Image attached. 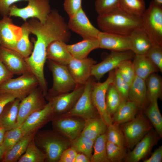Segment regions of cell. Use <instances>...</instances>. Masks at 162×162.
Here are the masks:
<instances>
[{
	"label": "cell",
	"mask_w": 162,
	"mask_h": 162,
	"mask_svg": "<svg viewBox=\"0 0 162 162\" xmlns=\"http://www.w3.org/2000/svg\"><path fill=\"white\" fill-rule=\"evenodd\" d=\"M97 22L102 32L129 36L142 26L141 17L129 14L118 8L110 13L98 15Z\"/></svg>",
	"instance_id": "obj_1"
},
{
	"label": "cell",
	"mask_w": 162,
	"mask_h": 162,
	"mask_svg": "<svg viewBox=\"0 0 162 162\" xmlns=\"http://www.w3.org/2000/svg\"><path fill=\"white\" fill-rule=\"evenodd\" d=\"M34 140L45 154L46 162H58L63 152L70 147V141L53 129L37 131Z\"/></svg>",
	"instance_id": "obj_2"
},
{
	"label": "cell",
	"mask_w": 162,
	"mask_h": 162,
	"mask_svg": "<svg viewBox=\"0 0 162 162\" xmlns=\"http://www.w3.org/2000/svg\"><path fill=\"white\" fill-rule=\"evenodd\" d=\"M48 65L52 75V87L45 97L47 99L74 90L77 85L70 74L67 65L60 64L48 60Z\"/></svg>",
	"instance_id": "obj_3"
},
{
	"label": "cell",
	"mask_w": 162,
	"mask_h": 162,
	"mask_svg": "<svg viewBox=\"0 0 162 162\" xmlns=\"http://www.w3.org/2000/svg\"><path fill=\"white\" fill-rule=\"evenodd\" d=\"M123 133L127 148L132 149L152 129L153 126L142 111L131 120L119 125Z\"/></svg>",
	"instance_id": "obj_4"
},
{
	"label": "cell",
	"mask_w": 162,
	"mask_h": 162,
	"mask_svg": "<svg viewBox=\"0 0 162 162\" xmlns=\"http://www.w3.org/2000/svg\"><path fill=\"white\" fill-rule=\"evenodd\" d=\"M141 19L142 26L153 44L162 46V6L152 0Z\"/></svg>",
	"instance_id": "obj_5"
},
{
	"label": "cell",
	"mask_w": 162,
	"mask_h": 162,
	"mask_svg": "<svg viewBox=\"0 0 162 162\" xmlns=\"http://www.w3.org/2000/svg\"><path fill=\"white\" fill-rule=\"evenodd\" d=\"M39 86L38 81L31 72L9 79L0 86V93H7L21 100Z\"/></svg>",
	"instance_id": "obj_6"
},
{
	"label": "cell",
	"mask_w": 162,
	"mask_h": 162,
	"mask_svg": "<svg viewBox=\"0 0 162 162\" xmlns=\"http://www.w3.org/2000/svg\"><path fill=\"white\" fill-rule=\"evenodd\" d=\"M27 5L19 8L13 4L10 8L8 16L21 18L25 22L30 18H35L41 23L45 22L51 9L49 0H27Z\"/></svg>",
	"instance_id": "obj_7"
},
{
	"label": "cell",
	"mask_w": 162,
	"mask_h": 162,
	"mask_svg": "<svg viewBox=\"0 0 162 162\" xmlns=\"http://www.w3.org/2000/svg\"><path fill=\"white\" fill-rule=\"evenodd\" d=\"M114 70L109 72L107 79L103 82H92L91 98L93 103L98 112L108 126L112 124V117L108 113L106 105V92L109 85L113 82Z\"/></svg>",
	"instance_id": "obj_8"
},
{
	"label": "cell",
	"mask_w": 162,
	"mask_h": 162,
	"mask_svg": "<svg viewBox=\"0 0 162 162\" xmlns=\"http://www.w3.org/2000/svg\"><path fill=\"white\" fill-rule=\"evenodd\" d=\"M93 81L90 77L84 85L83 92L74 106L67 113L60 116L77 117L86 121L99 115L91 98Z\"/></svg>",
	"instance_id": "obj_9"
},
{
	"label": "cell",
	"mask_w": 162,
	"mask_h": 162,
	"mask_svg": "<svg viewBox=\"0 0 162 162\" xmlns=\"http://www.w3.org/2000/svg\"><path fill=\"white\" fill-rule=\"evenodd\" d=\"M52 129L71 141L80 136L84 127L86 120L71 116H54L51 121Z\"/></svg>",
	"instance_id": "obj_10"
},
{
	"label": "cell",
	"mask_w": 162,
	"mask_h": 162,
	"mask_svg": "<svg viewBox=\"0 0 162 162\" xmlns=\"http://www.w3.org/2000/svg\"><path fill=\"white\" fill-rule=\"evenodd\" d=\"M45 97L42 89L39 86L20 100L16 127L20 126L31 114L45 106L47 103Z\"/></svg>",
	"instance_id": "obj_11"
},
{
	"label": "cell",
	"mask_w": 162,
	"mask_h": 162,
	"mask_svg": "<svg viewBox=\"0 0 162 162\" xmlns=\"http://www.w3.org/2000/svg\"><path fill=\"white\" fill-rule=\"evenodd\" d=\"M135 55L131 50L121 52L111 51L103 61L93 66L91 76L100 80L107 73L117 68L122 62L130 60Z\"/></svg>",
	"instance_id": "obj_12"
},
{
	"label": "cell",
	"mask_w": 162,
	"mask_h": 162,
	"mask_svg": "<svg viewBox=\"0 0 162 162\" xmlns=\"http://www.w3.org/2000/svg\"><path fill=\"white\" fill-rule=\"evenodd\" d=\"M84 85L77 84L71 92L61 94L47 99L52 104L54 116L64 115L74 106L82 94Z\"/></svg>",
	"instance_id": "obj_13"
},
{
	"label": "cell",
	"mask_w": 162,
	"mask_h": 162,
	"mask_svg": "<svg viewBox=\"0 0 162 162\" xmlns=\"http://www.w3.org/2000/svg\"><path fill=\"white\" fill-rule=\"evenodd\" d=\"M54 117L51 102L48 101L42 109L31 114L20 126L25 135L37 132Z\"/></svg>",
	"instance_id": "obj_14"
},
{
	"label": "cell",
	"mask_w": 162,
	"mask_h": 162,
	"mask_svg": "<svg viewBox=\"0 0 162 162\" xmlns=\"http://www.w3.org/2000/svg\"><path fill=\"white\" fill-rule=\"evenodd\" d=\"M161 138L155 130H150L140 140L130 152L127 153L123 161L125 162H138L150 154L154 146Z\"/></svg>",
	"instance_id": "obj_15"
},
{
	"label": "cell",
	"mask_w": 162,
	"mask_h": 162,
	"mask_svg": "<svg viewBox=\"0 0 162 162\" xmlns=\"http://www.w3.org/2000/svg\"><path fill=\"white\" fill-rule=\"evenodd\" d=\"M67 24L70 30L80 35L83 39L98 38L100 32L90 22L82 7L69 18Z\"/></svg>",
	"instance_id": "obj_16"
},
{
	"label": "cell",
	"mask_w": 162,
	"mask_h": 162,
	"mask_svg": "<svg viewBox=\"0 0 162 162\" xmlns=\"http://www.w3.org/2000/svg\"><path fill=\"white\" fill-rule=\"evenodd\" d=\"M22 35L21 26L14 24L10 17L5 16L0 20V45L14 50Z\"/></svg>",
	"instance_id": "obj_17"
},
{
	"label": "cell",
	"mask_w": 162,
	"mask_h": 162,
	"mask_svg": "<svg viewBox=\"0 0 162 162\" xmlns=\"http://www.w3.org/2000/svg\"><path fill=\"white\" fill-rule=\"evenodd\" d=\"M0 59L14 75H21L31 72L25 58L20 54L14 50L0 45Z\"/></svg>",
	"instance_id": "obj_18"
},
{
	"label": "cell",
	"mask_w": 162,
	"mask_h": 162,
	"mask_svg": "<svg viewBox=\"0 0 162 162\" xmlns=\"http://www.w3.org/2000/svg\"><path fill=\"white\" fill-rule=\"evenodd\" d=\"M95 63V61L90 58L81 59L73 58L67 66L76 83L84 85L91 76L92 68Z\"/></svg>",
	"instance_id": "obj_19"
},
{
	"label": "cell",
	"mask_w": 162,
	"mask_h": 162,
	"mask_svg": "<svg viewBox=\"0 0 162 162\" xmlns=\"http://www.w3.org/2000/svg\"><path fill=\"white\" fill-rule=\"evenodd\" d=\"M98 39L99 48L119 52L131 50L129 36L100 31Z\"/></svg>",
	"instance_id": "obj_20"
},
{
	"label": "cell",
	"mask_w": 162,
	"mask_h": 162,
	"mask_svg": "<svg viewBox=\"0 0 162 162\" xmlns=\"http://www.w3.org/2000/svg\"><path fill=\"white\" fill-rule=\"evenodd\" d=\"M129 36L131 50L135 55H146L153 44L148 34L142 26L134 29Z\"/></svg>",
	"instance_id": "obj_21"
},
{
	"label": "cell",
	"mask_w": 162,
	"mask_h": 162,
	"mask_svg": "<svg viewBox=\"0 0 162 162\" xmlns=\"http://www.w3.org/2000/svg\"><path fill=\"white\" fill-rule=\"evenodd\" d=\"M46 59L60 64L67 65L73 58L67 48L66 43L60 40L50 43L46 50Z\"/></svg>",
	"instance_id": "obj_22"
},
{
	"label": "cell",
	"mask_w": 162,
	"mask_h": 162,
	"mask_svg": "<svg viewBox=\"0 0 162 162\" xmlns=\"http://www.w3.org/2000/svg\"><path fill=\"white\" fill-rule=\"evenodd\" d=\"M128 100L135 103L140 110L146 107L148 101L145 80L136 76L130 86Z\"/></svg>",
	"instance_id": "obj_23"
},
{
	"label": "cell",
	"mask_w": 162,
	"mask_h": 162,
	"mask_svg": "<svg viewBox=\"0 0 162 162\" xmlns=\"http://www.w3.org/2000/svg\"><path fill=\"white\" fill-rule=\"evenodd\" d=\"M20 100L19 99L15 98L6 105L0 114V128L7 131L16 127Z\"/></svg>",
	"instance_id": "obj_24"
},
{
	"label": "cell",
	"mask_w": 162,
	"mask_h": 162,
	"mask_svg": "<svg viewBox=\"0 0 162 162\" xmlns=\"http://www.w3.org/2000/svg\"><path fill=\"white\" fill-rule=\"evenodd\" d=\"M139 110L132 101L128 100L122 101L112 117V123L119 125L131 120Z\"/></svg>",
	"instance_id": "obj_25"
},
{
	"label": "cell",
	"mask_w": 162,
	"mask_h": 162,
	"mask_svg": "<svg viewBox=\"0 0 162 162\" xmlns=\"http://www.w3.org/2000/svg\"><path fill=\"white\" fill-rule=\"evenodd\" d=\"M99 46L98 38L83 39L75 44H67L68 50L73 57L77 59L87 58L92 51L98 48Z\"/></svg>",
	"instance_id": "obj_26"
},
{
	"label": "cell",
	"mask_w": 162,
	"mask_h": 162,
	"mask_svg": "<svg viewBox=\"0 0 162 162\" xmlns=\"http://www.w3.org/2000/svg\"><path fill=\"white\" fill-rule=\"evenodd\" d=\"M107 125L99 115L86 121L80 135L94 141L98 136L106 133Z\"/></svg>",
	"instance_id": "obj_27"
},
{
	"label": "cell",
	"mask_w": 162,
	"mask_h": 162,
	"mask_svg": "<svg viewBox=\"0 0 162 162\" xmlns=\"http://www.w3.org/2000/svg\"><path fill=\"white\" fill-rule=\"evenodd\" d=\"M132 63L136 76L145 80L158 70L146 55H135Z\"/></svg>",
	"instance_id": "obj_28"
},
{
	"label": "cell",
	"mask_w": 162,
	"mask_h": 162,
	"mask_svg": "<svg viewBox=\"0 0 162 162\" xmlns=\"http://www.w3.org/2000/svg\"><path fill=\"white\" fill-rule=\"evenodd\" d=\"M36 132L24 136L10 149L5 152L2 161L18 162L25 152L29 142L34 137Z\"/></svg>",
	"instance_id": "obj_29"
},
{
	"label": "cell",
	"mask_w": 162,
	"mask_h": 162,
	"mask_svg": "<svg viewBox=\"0 0 162 162\" xmlns=\"http://www.w3.org/2000/svg\"><path fill=\"white\" fill-rule=\"evenodd\" d=\"M146 95L150 102L158 100L162 93V80L160 76L155 73L150 75L145 80Z\"/></svg>",
	"instance_id": "obj_30"
},
{
	"label": "cell",
	"mask_w": 162,
	"mask_h": 162,
	"mask_svg": "<svg viewBox=\"0 0 162 162\" xmlns=\"http://www.w3.org/2000/svg\"><path fill=\"white\" fill-rule=\"evenodd\" d=\"M144 109V113L154 128L155 131L162 138V117L159 109L157 100L149 102L148 106Z\"/></svg>",
	"instance_id": "obj_31"
},
{
	"label": "cell",
	"mask_w": 162,
	"mask_h": 162,
	"mask_svg": "<svg viewBox=\"0 0 162 162\" xmlns=\"http://www.w3.org/2000/svg\"><path fill=\"white\" fill-rule=\"evenodd\" d=\"M118 8L129 14L140 17L146 10L144 0H119Z\"/></svg>",
	"instance_id": "obj_32"
},
{
	"label": "cell",
	"mask_w": 162,
	"mask_h": 162,
	"mask_svg": "<svg viewBox=\"0 0 162 162\" xmlns=\"http://www.w3.org/2000/svg\"><path fill=\"white\" fill-rule=\"evenodd\" d=\"M106 133L100 135L94 140L90 162H110L107 157L106 150Z\"/></svg>",
	"instance_id": "obj_33"
},
{
	"label": "cell",
	"mask_w": 162,
	"mask_h": 162,
	"mask_svg": "<svg viewBox=\"0 0 162 162\" xmlns=\"http://www.w3.org/2000/svg\"><path fill=\"white\" fill-rule=\"evenodd\" d=\"M21 26L22 30V35L17 42L14 50L25 59L31 54L34 45L29 39V36L30 33L25 23Z\"/></svg>",
	"instance_id": "obj_34"
},
{
	"label": "cell",
	"mask_w": 162,
	"mask_h": 162,
	"mask_svg": "<svg viewBox=\"0 0 162 162\" xmlns=\"http://www.w3.org/2000/svg\"><path fill=\"white\" fill-rule=\"evenodd\" d=\"M45 154L37 147L34 137L29 142L25 153L18 161V162H44Z\"/></svg>",
	"instance_id": "obj_35"
},
{
	"label": "cell",
	"mask_w": 162,
	"mask_h": 162,
	"mask_svg": "<svg viewBox=\"0 0 162 162\" xmlns=\"http://www.w3.org/2000/svg\"><path fill=\"white\" fill-rule=\"evenodd\" d=\"M94 141L84 136L80 135L70 141V147L77 153L83 154L90 159L92 154Z\"/></svg>",
	"instance_id": "obj_36"
},
{
	"label": "cell",
	"mask_w": 162,
	"mask_h": 162,
	"mask_svg": "<svg viewBox=\"0 0 162 162\" xmlns=\"http://www.w3.org/2000/svg\"><path fill=\"white\" fill-rule=\"evenodd\" d=\"M107 111L112 117L122 102L121 97L113 82L109 86L106 98Z\"/></svg>",
	"instance_id": "obj_37"
},
{
	"label": "cell",
	"mask_w": 162,
	"mask_h": 162,
	"mask_svg": "<svg viewBox=\"0 0 162 162\" xmlns=\"http://www.w3.org/2000/svg\"><path fill=\"white\" fill-rule=\"evenodd\" d=\"M24 136L20 126L6 131L1 145L5 152L10 149Z\"/></svg>",
	"instance_id": "obj_38"
},
{
	"label": "cell",
	"mask_w": 162,
	"mask_h": 162,
	"mask_svg": "<svg viewBox=\"0 0 162 162\" xmlns=\"http://www.w3.org/2000/svg\"><path fill=\"white\" fill-rule=\"evenodd\" d=\"M106 153L110 162H121L123 161L127 154V148L107 141Z\"/></svg>",
	"instance_id": "obj_39"
},
{
	"label": "cell",
	"mask_w": 162,
	"mask_h": 162,
	"mask_svg": "<svg viewBox=\"0 0 162 162\" xmlns=\"http://www.w3.org/2000/svg\"><path fill=\"white\" fill-rule=\"evenodd\" d=\"M106 134L107 141L125 147L124 136L119 125L112 123L108 125Z\"/></svg>",
	"instance_id": "obj_40"
},
{
	"label": "cell",
	"mask_w": 162,
	"mask_h": 162,
	"mask_svg": "<svg viewBox=\"0 0 162 162\" xmlns=\"http://www.w3.org/2000/svg\"><path fill=\"white\" fill-rule=\"evenodd\" d=\"M117 68L121 76L130 86L136 76L132 62L130 60L124 61Z\"/></svg>",
	"instance_id": "obj_41"
},
{
	"label": "cell",
	"mask_w": 162,
	"mask_h": 162,
	"mask_svg": "<svg viewBox=\"0 0 162 162\" xmlns=\"http://www.w3.org/2000/svg\"><path fill=\"white\" fill-rule=\"evenodd\" d=\"M115 76L113 82L121 98L122 101L128 100L130 86L122 78L117 68L114 69Z\"/></svg>",
	"instance_id": "obj_42"
},
{
	"label": "cell",
	"mask_w": 162,
	"mask_h": 162,
	"mask_svg": "<svg viewBox=\"0 0 162 162\" xmlns=\"http://www.w3.org/2000/svg\"><path fill=\"white\" fill-rule=\"evenodd\" d=\"M119 0H95V8L98 15L112 12L118 8Z\"/></svg>",
	"instance_id": "obj_43"
},
{
	"label": "cell",
	"mask_w": 162,
	"mask_h": 162,
	"mask_svg": "<svg viewBox=\"0 0 162 162\" xmlns=\"http://www.w3.org/2000/svg\"><path fill=\"white\" fill-rule=\"evenodd\" d=\"M145 55L162 72V46L153 44Z\"/></svg>",
	"instance_id": "obj_44"
},
{
	"label": "cell",
	"mask_w": 162,
	"mask_h": 162,
	"mask_svg": "<svg viewBox=\"0 0 162 162\" xmlns=\"http://www.w3.org/2000/svg\"><path fill=\"white\" fill-rule=\"evenodd\" d=\"M82 0H64V8L69 18L74 16L82 8Z\"/></svg>",
	"instance_id": "obj_45"
},
{
	"label": "cell",
	"mask_w": 162,
	"mask_h": 162,
	"mask_svg": "<svg viewBox=\"0 0 162 162\" xmlns=\"http://www.w3.org/2000/svg\"><path fill=\"white\" fill-rule=\"evenodd\" d=\"M77 152L70 147L62 153L58 162H74Z\"/></svg>",
	"instance_id": "obj_46"
},
{
	"label": "cell",
	"mask_w": 162,
	"mask_h": 162,
	"mask_svg": "<svg viewBox=\"0 0 162 162\" xmlns=\"http://www.w3.org/2000/svg\"><path fill=\"white\" fill-rule=\"evenodd\" d=\"M27 0H0V14L2 17L8 16L10 8L16 2Z\"/></svg>",
	"instance_id": "obj_47"
},
{
	"label": "cell",
	"mask_w": 162,
	"mask_h": 162,
	"mask_svg": "<svg viewBox=\"0 0 162 162\" xmlns=\"http://www.w3.org/2000/svg\"><path fill=\"white\" fill-rule=\"evenodd\" d=\"M14 75L0 59V86L7 80L13 78Z\"/></svg>",
	"instance_id": "obj_48"
},
{
	"label": "cell",
	"mask_w": 162,
	"mask_h": 162,
	"mask_svg": "<svg viewBox=\"0 0 162 162\" xmlns=\"http://www.w3.org/2000/svg\"><path fill=\"white\" fill-rule=\"evenodd\" d=\"M162 161V146L156 148L152 153L151 156L145 159L143 162H161Z\"/></svg>",
	"instance_id": "obj_49"
},
{
	"label": "cell",
	"mask_w": 162,
	"mask_h": 162,
	"mask_svg": "<svg viewBox=\"0 0 162 162\" xmlns=\"http://www.w3.org/2000/svg\"><path fill=\"white\" fill-rule=\"evenodd\" d=\"M15 99L14 97L10 94L0 93V114L6 105Z\"/></svg>",
	"instance_id": "obj_50"
},
{
	"label": "cell",
	"mask_w": 162,
	"mask_h": 162,
	"mask_svg": "<svg viewBox=\"0 0 162 162\" xmlns=\"http://www.w3.org/2000/svg\"><path fill=\"white\" fill-rule=\"evenodd\" d=\"M74 162H90V160L85 154L77 153Z\"/></svg>",
	"instance_id": "obj_51"
},
{
	"label": "cell",
	"mask_w": 162,
	"mask_h": 162,
	"mask_svg": "<svg viewBox=\"0 0 162 162\" xmlns=\"http://www.w3.org/2000/svg\"><path fill=\"white\" fill-rule=\"evenodd\" d=\"M5 131L4 129L0 128V146L3 143Z\"/></svg>",
	"instance_id": "obj_52"
},
{
	"label": "cell",
	"mask_w": 162,
	"mask_h": 162,
	"mask_svg": "<svg viewBox=\"0 0 162 162\" xmlns=\"http://www.w3.org/2000/svg\"><path fill=\"white\" fill-rule=\"evenodd\" d=\"M5 151L3 148L2 145L0 146V161H2L3 160Z\"/></svg>",
	"instance_id": "obj_53"
},
{
	"label": "cell",
	"mask_w": 162,
	"mask_h": 162,
	"mask_svg": "<svg viewBox=\"0 0 162 162\" xmlns=\"http://www.w3.org/2000/svg\"><path fill=\"white\" fill-rule=\"evenodd\" d=\"M155 3L160 6H162V0H153Z\"/></svg>",
	"instance_id": "obj_54"
}]
</instances>
